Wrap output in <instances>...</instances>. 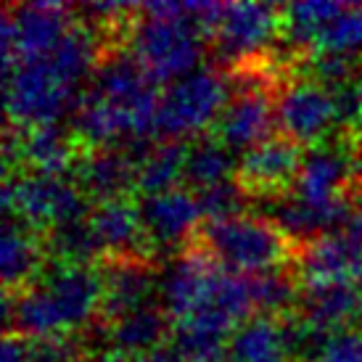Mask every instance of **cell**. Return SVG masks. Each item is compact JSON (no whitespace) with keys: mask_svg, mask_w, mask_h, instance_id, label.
<instances>
[{"mask_svg":"<svg viewBox=\"0 0 362 362\" xmlns=\"http://www.w3.org/2000/svg\"><path fill=\"white\" fill-rule=\"evenodd\" d=\"M191 243L230 272H264L291 267L299 246L264 214H238L230 220H202Z\"/></svg>","mask_w":362,"mask_h":362,"instance_id":"obj_1","label":"cell"},{"mask_svg":"<svg viewBox=\"0 0 362 362\" xmlns=\"http://www.w3.org/2000/svg\"><path fill=\"white\" fill-rule=\"evenodd\" d=\"M206 37L196 27V21L188 19H156L138 8L130 24L127 40L135 59L143 64L156 85L175 82L199 69L204 59Z\"/></svg>","mask_w":362,"mask_h":362,"instance_id":"obj_2","label":"cell"},{"mask_svg":"<svg viewBox=\"0 0 362 362\" xmlns=\"http://www.w3.org/2000/svg\"><path fill=\"white\" fill-rule=\"evenodd\" d=\"M90 202L71 180L37 175V172H11L3 182V211L6 220H16L32 230L45 233L64 222L85 220Z\"/></svg>","mask_w":362,"mask_h":362,"instance_id":"obj_3","label":"cell"},{"mask_svg":"<svg viewBox=\"0 0 362 362\" xmlns=\"http://www.w3.org/2000/svg\"><path fill=\"white\" fill-rule=\"evenodd\" d=\"M228 98V82L217 69H196L170 82L159 93L153 130L161 141H182L209 132L222 114Z\"/></svg>","mask_w":362,"mask_h":362,"instance_id":"obj_4","label":"cell"},{"mask_svg":"<svg viewBox=\"0 0 362 362\" xmlns=\"http://www.w3.org/2000/svg\"><path fill=\"white\" fill-rule=\"evenodd\" d=\"M6 82V114L8 124L30 130L37 124H53L64 111H74L82 93L66 88L42 59H24L3 77Z\"/></svg>","mask_w":362,"mask_h":362,"instance_id":"obj_5","label":"cell"},{"mask_svg":"<svg viewBox=\"0 0 362 362\" xmlns=\"http://www.w3.org/2000/svg\"><path fill=\"white\" fill-rule=\"evenodd\" d=\"M74 24V6L64 3H21L3 8V37H0V61L3 77L16 69L24 59H42L56 48V42Z\"/></svg>","mask_w":362,"mask_h":362,"instance_id":"obj_6","label":"cell"},{"mask_svg":"<svg viewBox=\"0 0 362 362\" xmlns=\"http://www.w3.org/2000/svg\"><path fill=\"white\" fill-rule=\"evenodd\" d=\"M225 272L217 259H211L202 246L188 243L177 249L159 272V299L161 310L175 320H182L193 312L204 310L211 304L214 288Z\"/></svg>","mask_w":362,"mask_h":362,"instance_id":"obj_7","label":"cell"},{"mask_svg":"<svg viewBox=\"0 0 362 362\" xmlns=\"http://www.w3.org/2000/svg\"><path fill=\"white\" fill-rule=\"evenodd\" d=\"M281 8L270 3H225L211 45L225 66H238L264 56V48L281 32Z\"/></svg>","mask_w":362,"mask_h":362,"instance_id":"obj_8","label":"cell"},{"mask_svg":"<svg viewBox=\"0 0 362 362\" xmlns=\"http://www.w3.org/2000/svg\"><path fill=\"white\" fill-rule=\"evenodd\" d=\"M302 159L304 148L299 143L275 135L241 153L233 180L238 182V188L249 199H264V202L281 199L293 191L302 170Z\"/></svg>","mask_w":362,"mask_h":362,"instance_id":"obj_9","label":"cell"},{"mask_svg":"<svg viewBox=\"0 0 362 362\" xmlns=\"http://www.w3.org/2000/svg\"><path fill=\"white\" fill-rule=\"evenodd\" d=\"M101 272V310L98 317L114 322L127 312L151 304L159 291V267L146 254H109L98 262Z\"/></svg>","mask_w":362,"mask_h":362,"instance_id":"obj_10","label":"cell"},{"mask_svg":"<svg viewBox=\"0 0 362 362\" xmlns=\"http://www.w3.org/2000/svg\"><path fill=\"white\" fill-rule=\"evenodd\" d=\"M278 135L299 143L302 148L325 141V132L336 122L331 93L312 80H286L275 90Z\"/></svg>","mask_w":362,"mask_h":362,"instance_id":"obj_11","label":"cell"},{"mask_svg":"<svg viewBox=\"0 0 362 362\" xmlns=\"http://www.w3.org/2000/svg\"><path fill=\"white\" fill-rule=\"evenodd\" d=\"M45 293L51 296L59 312L64 333H77L88 328L101 310V272L98 267H74L56 264L42 270L37 278Z\"/></svg>","mask_w":362,"mask_h":362,"instance_id":"obj_12","label":"cell"},{"mask_svg":"<svg viewBox=\"0 0 362 362\" xmlns=\"http://www.w3.org/2000/svg\"><path fill=\"white\" fill-rule=\"evenodd\" d=\"M138 214L146 233V241L153 249H172V246H188L196 228L202 225V209L196 202V193L185 185H177L172 191L141 196L138 199Z\"/></svg>","mask_w":362,"mask_h":362,"instance_id":"obj_13","label":"cell"},{"mask_svg":"<svg viewBox=\"0 0 362 362\" xmlns=\"http://www.w3.org/2000/svg\"><path fill=\"white\" fill-rule=\"evenodd\" d=\"M354 185L352 132H344L341 141H322L304 148L302 170L293 185V196L307 202H328L344 196Z\"/></svg>","mask_w":362,"mask_h":362,"instance_id":"obj_14","label":"cell"},{"mask_svg":"<svg viewBox=\"0 0 362 362\" xmlns=\"http://www.w3.org/2000/svg\"><path fill=\"white\" fill-rule=\"evenodd\" d=\"M69 175L82 196L95 206L103 202L130 199V193L135 191L138 167L122 146H101V148H82Z\"/></svg>","mask_w":362,"mask_h":362,"instance_id":"obj_15","label":"cell"},{"mask_svg":"<svg viewBox=\"0 0 362 362\" xmlns=\"http://www.w3.org/2000/svg\"><path fill=\"white\" fill-rule=\"evenodd\" d=\"M293 272L302 286L312 283H360L362 278V243L344 230L320 235L299 246Z\"/></svg>","mask_w":362,"mask_h":362,"instance_id":"obj_16","label":"cell"},{"mask_svg":"<svg viewBox=\"0 0 362 362\" xmlns=\"http://www.w3.org/2000/svg\"><path fill=\"white\" fill-rule=\"evenodd\" d=\"M238 325L214 307L172 322V346L185 362H225L228 341Z\"/></svg>","mask_w":362,"mask_h":362,"instance_id":"obj_17","label":"cell"},{"mask_svg":"<svg viewBox=\"0 0 362 362\" xmlns=\"http://www.w3.org/2000/svg\"><path fill=\"white\" fill-rule=\"evenodd\" d=\"M296 312L331 333L349 331L362 320V286L349 281L302 286Z\"/></svg>","mask_w":362,"mask_h":362,"instance_id":"obj_18","label":"cell"},{"mask_svg":"<svg viewBox=\"0 0 362 362\" xmlns=\"http://www.w3.org/2000/svg\"><path fill=\"white\" fill-rule=\"evenodd\" d=\"M80 153L82 146L71 135V130H64L56 122L21 130L19 170L51 175V177H64V172L74 170Z\"/></svg>","mask_w":362,"mask_h":362,"instance_id":"obj_19","label":"cell"},{"mask_svg":"<svg viewBox=\"0 0 362 362\" xmlns=\"http://www.w3.org/2000/svg\"><path fill=\"white\" fill-rule=\"evenodd\" d=\"M42 233L32 230L16 220H6L3 243H0V264H3V288L11 293L27 288L42 275L45 264Z\"/></svg>","mask_w":362,"mask_h":362,"instance_id":"obj_20","label":"cell"},{"mask_svg":"<svg viewBox=\"0 0 362 362\" xmlns=\"http://www.w3.org/2000/svg\"><path fill=\"white\" fill-rule=\"evenodd\" d=\"M98 241L109 254H146L153 257V249L146 241V233L138 214V202L117 199V202L95 204L88 214Z\"/></svg>","mask_w":362,"mask_h":362,"instance_id":"obj_21","label":"cell"},{"mask_svg":"<svg viewBox=\"0 0 362 362\" xmlns=\"http://www.w3.org/2000/svg\"><path fill=\"white\" fill-rule=\"evenodd\" d=\"M101 56V37L85 24V21L74 19V24L69 27V32L56 42L45 61L51 64L53 74L59 77L66 88L77 90L85 77H93V69L98 64Z\"/></svg>","mask_w":362,"mask_h":362,"instance_id":"obj_22","label":"cell"},{"mask_svg":"<svg viewBox=\"0 0 362 362\" xmlns=\"http://www.w3.org/2000/svg\"><path fill=\"white\" fill-rule=\"evenodd\" d=\"M111 325V349L130 354L151 352L156 346L164 344V339L172 336V317L161 310L159 302H151L146 307L127 312L117 317Z\"/></svg>","mask_w":362,"mask_h":362,"instance_id":"obj_23","label":"cell"},{"mask_svg":"<svg viewBox=\"0 0 362 362\" xmlns=\"http://www.w3.org/2000/svg\"><path fill=\"white\" fill-rule=\"evenodd\" d=\"M228 362H288L281 317L254 315L233 331Z\"/></svg>","mask_w":362,"mask_h":362,"instance_id":"obj_24","label":"cell"},{"mask_svg":"<svg viewBox=\"0 0 362 362\" xmlns=\"http://www.w3.org/2000/svg\"><path fill=\"white\" fill-rule=\"evenodd\" d=\"M45 257L56 264H74V267H98V262L106 257L103 243L93 230L90 220H74L56 225L42 233Z\"/></svg>","mask_w":362,"mask_h":362,"instance_id":"obj_25","label":"cell"},{"mask_svg":"<svg viewBox=\"0 0 362 362\" xmlns=\"http://www.w3.org/2000/svg\"><path fill=\"white\" fill-rule=\"evenodd\" d=\"M238 161L233 159V151L211 132H202L188 143L185 164H182V185H191L193 191H202L209 185L230 180L235 175Z\"/></svg>","mask_w":362,"mask_h":362,"instance_id":"obj_26","label":"cell"},{"mask_svg":"<svg viewBox=\"0 0 362 362\" xmlns=\"http://www.w3.org/2000/svg\"><path fill=\"white\" fill-rule=\"evenodd\" d=\"M349 3H325V0H312V3H291L281 8V35L291 51L310 56L317 45L320 32L325 24L333 21Z\"/></svg>","mask_w":362,"mask_h":362,"instance_id":"obj_27","label":"cell"},{"mask_svg":"<svg viewBox=\"0 0 362 362\" xmlns=\"http://www.w3.org/2000/svg\"><path fill=\"white\" fill-rule=\"evenodd\" d=\"M188 143L182 141H156L148 156L138 164L135 175V191L141 196H153L177 188L182 180V164H185Z\"/></svg>","mask_w":362,"mask_h":362,"instance_id":"obj_28","label":"cell"},{"mask_svg":"<svg viewBox=\"0 0 362 362\" xmlns=\"http://www.w3.org/2000/svg\"><path fill=\"white\" fill-rule=\"evenodd\" d=\"M315 51L346 53V56H354L357 51H362V6L360 3H349L336 19L325 24V30H322L320 37H317Z\"/></svg>","mask_w":362,"mask_h":362,"instance_id":"obj_29","label":"cell"},{"mask_svg":"<svg viewBox=\"0 0 362 362\" xmlns=\"http://www.w3.org/2000/svg\"><path fill=\"white\" fill-rule=\"evenodd\" d=\"M196 202H199L204 220H230V217L246 214L243 209H246L249 196L238 188L235 180H225L196 191Z\"/></svg>","mask_w":362,"mask_h":362,"instance_id":"obj_30","label":"cell"},{"mask_svg":"<svg viewBox=\"0 0 362 362\" xmlns=\"http://www.w3.org/2000/svg\"><path fill=\"white\" fill-rule=\"evenodd\" d=\"M317 362H362V331L349 328L333 333Z\"/></svg>","mask_w":362,"mask_h":362,"instance_id":"obj_31","label":"cell"},{"mask_svg":"<svg viewBox=\"0 0 362 362\" xmlns=\"http://www.w3.org/2000/svg\"><path fill=\"white\" fill-rule=\"evenodd\" d=\"M0 362H27V339L19 333H6Z\"/></svg>","mask_w":362,"mask_h":362,"instance_id":"obj_32","label":"cell"},{"mask_svg":"<svg viewBox=\"0 0 362 362\" xmlns=\"http://www.w3.org/2000/svg\"><path fill=\"white\" fill-rule=\"evenodd\" d=\"M132 362H185V360L177 354V349H175L172 344H161V346H156L151 352L135 354Z\"/></svg>","mask_w":362,"mask_h":362,"instance_id":"obj_33","label":"cell"},{"mask_svg":"<svg viewBox=\"0 0 362 362\" xmlns=\"http://www.w3.org/2000/svg\"><path fill=\"white\" fill-rule=\"evenodd\" d=\"M360 286H362V278H360Z\"/></svg>","mask_w":362,"mask_h":362,"instance_id":"obj_34","label":"cell"}]
</instances>
